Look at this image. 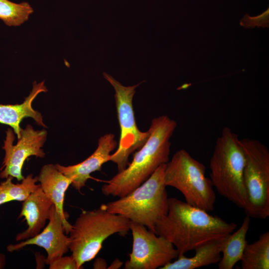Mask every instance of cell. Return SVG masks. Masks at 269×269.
I'll return each instance as SVG.
<instances>
[{
    "label": "cell",
    "mask_w": 269,
    "mask_h": 269,
    "mask_svg": "<svg viewBox=\"0 0 269 269\" xmlns=\"http://www.w3.org/2000/svg\"><path fill=\"white\" fill-rule=\"evenodd\" d=\"M237 226L186 202L170 198L167 213L157 222L155 233L171 242L180 256L210 241L227 236Z\"/></svg>",
    "instance_id": "cell-1"
},
{
    "label": "cell",
    "mask_w": 269,
    "mask_h": 269,
    "mask_svg": "<svg viewBox=\"0 0 269 269\" xmlns=\"http://www.w3.org/2000/svg\"><path fill=\"white\" fill-rule=\"evenodd\" d=\"M175 121L166 115L154 118L148 129L149 136L134 155L127 167L118 172L102 187L106 196L119 198L138 187L159 167L169 161L170 139L176 128Z\"/></svg>",
    "instance_id": "cell-2"
},
{
    "label": "cell",
    "mask_w": 269,
    "mask_h": 269,
    "mask_svg": "<svg viewBox=\"0 0 269 269\" xmlns=\"http://www.w3.org/2000/svg\"><path fill=\"white\" fill-rule=\"evenodd\" d=\"M245 155L237 134L223 128L210 161V179L222 196L244 209L247 202L244 183Z\"/></svg>",
    "instance_id": "cell-3"
},
{
    "label": "cell",
    "mask_w": 269,
    "mask_h": 269,
    "mask_svg": "<svg viewBox=\"0 0 269 269\" xmlns=\"http://www.w3.org/2000/svg\"><path fill=\"white\" fill-rule=\"evenodd\" d=\"M131 221L127 218L108 211L103 204L96 210L83 211L72 225L69 232V250L80 269L92 260L109 236L130 230Z\"/></svg>",
    "instance_id": "cell-4"
},
{
    "label": "cell",
    "mask_w": 269,
    "mask_h": 269,
    "mask_svg": "<svg viewBox=\"0 0 269 269\" xmlns=\"http://www.w3.org/2000/svg\"><path fill=\"white\" fill-rule=\"evenodd\" d=\"M165 167V164L161 165L127 195L103 204L105 209L155 233L157 222L167 214L168 210L169 198L164 181Z\"/></svg>",
    "instance_id": "cell-5"
},
{
    "label": "cell",
    "mask_w": 269,
    "mask_h": 269,
    "mask_svg": "<svg viewBox=\"0 0 269 269\" xmlns=\"http://www.w3.org/2000/svg\"><path fill=\"white\" fill-rule=\"evenodd\" d=\"M205 165L186 150L177 151L165 164L164 181L166 186L178 190L188 204L207 212L214 209L216 196Z\"/></svg>",
    "instance_id": "cell-6"
},
{
    "label": "cell",
    "mask_w": 269,
    "mask_h": 269,
    "mask_svg": "<svg viewBox=\"0 0 269 269\" xmlns=\"http://www.w3.org/2000/svg\"><path fill=\"white\" fill-rule=\"evenodd\" d=\"M245 155L244 183L247 202L244 209L250 217L265 219L269 216V150L260 141L242 138Z\"/></svg>",
    "instance_id": "cell-7"
},
{
    "label": "cell",
    "mask_w": 269,
    "mask_h": 269,
    "mask_svg": "<svg viewBox=\"0 0 269 269\" xmlns=\"http://www.w3.org/2000/svg\"><path fill=\"white\" fill-rule=\"evenodd\" d=\"M103 76L115 91L114 97L120 136L118 148L111 154L109 161L116 163L118 172H120L129 165L130 155L139 149L149 136L148 130L143 132L137 128L133 106L135 89L143 82L133 86H125L106 72L103 73Z\"/></svg>",
    "instance_id": "cell-8"
},
{
    "label": "cell",
    "mask_w": 269,
    "mask_h": 269,
    "mask_svg": "<svg viewBox=\"0 0 269 269\" xmlns=\"http://www.w3.org/2000/svg\"><path fill=\"white\" fill-rule=\"evenodd\" d=\"M133 248L125 269H160L178 256L173 244L141 224L131 221Z\"/></svg>",
    "instance_id": "cell-9"
},
{
    "label": "cell",
    "mask_w": 269,
    "mask_h": 269,
    "mask_svg": "<svg viewBox=\"0 0 269 269\" xmlns=\"http://www.w3.org/2000/svg\"><path fill=\"white\" fill-rule=\"evenodd\" d=\"M5 138L2 149L5 155L0 169V177L15 178L21 181L24 176L22 168L26 159L31 156L43 158L45 153L41 148L47 137L45 130H35L30 125L21 129L20 136L15 144H13L15 135L11 128L5 132Z\"/></svg>",
    "instance_id": "cell-10"
},
{
    "label": "cell",
    "mask_w": 269,
    "mask_h": 269,
    "mask_svg": "<svg viewBox=\"0 0 269 269\" xmlns=\"http://www.w3.org/2000/svg\"><path fill=\"white\" fill-rule=\"evenodd\" d=\"M47 226L37 235L19 243L9 245L7 251L12 252L28 245H36L46 251L47 265L63 256L69 250L70 239L65 235L62 218L53 205L50 211Z\"/></svg>",
    "instance_id": "cell-11"
},
{
    "label": "cell",
    "mask_w": 269,
    "mask_h": 269,
    "mask_svg": "<svg viewBox=\"0 0 269 269\" xmlns=\"http://www.w3.org/2000/svg\"><path fill=\"white\" fill-rule=\"evenodd\" d=\"M117 144L114 134H105L99 138L97 148L85 160L68 166L56 164V167L69 178L72 181V186L80 191L85 186L87 180L91 178V174L100 171L103 164L109 161L110 153L117 147Z\"/></svg>",
    "instance_id": "cell-12"
},
{
    "label": "cell",
    "mask_w": 269,
    "mask_h": 269,
    "mask_svg": "<svg viewBox=\"0 0 269 269\" xmlns=\"http://www.w3.org/2000/svg\"><path fill=\"white\" fill-rule=\"evenodd\" d=\"M53 203L45 195L41 187L33 192L24 201L18 218L22 217L26 221L27 229L15 237L16 241L25 240L39 234L49 217Z\"/></svg>",
    "instance_id": "cell-13"
},
{
    "label": "cell",
    "mask_w": 269,
    "mask_h": 269,
    "mask_svg": "<svg viewBox=\"0 0 269 269\" xmlns=\"http://www.w3.org/2000/svg\"><path fill=\"white\" fill-rule=\"evenodd\" d=\"M38 180L41 189L51 201L56 211L61 216L66 234H68L72 225L68 221V215L63 208L65 194L72 181L61 173L55 165L48 164L41 169Z\"/></svg>",
    "instance_id": "cell-14"
},
{
    "label": "cell",
    "mask_w": 269,
    "mask_h": 269,
    "mask_svg": "<svg viewBox=\"0 0 269 269\" xmlns=\"http://www.w3.org/2000/svg\"><path fill=\"white\" fill-rule=\"evenodd\" d=\"M47 91L44 81L37 83H33V87L29 95L20 104H0V123L9 126L16 134L17 139L20 137L21 122L25 118L33 119L36 123L47 128L43 121L41 114L34 110L32 104L36 97L40 93Z\"/></svg>",
    "instance_id": "cell-15"
},
{
    "label": "cell",
    "mask_w": 269,
    "mask_h": 269,
    "mask_svg": "<svg viewBox=\"0 0 269 269\" xmlns=\"http://www.w3.org/2000/svg\"><path fill=\"white\" fill-rule=\"evenodd\" d=\"M226 237L210 241L199 246L194 250V256L191 258H187L184 255L178 256L176 260L169 262L160 269H194L218 264L221 258Z\"/></svg>",
    "instance_id": "cell-16"
},
{
    "label": "cell",
    "mask_w": 269,
    "mask_h": 269,
    "mask_svg": "<svg viewBox=\"0 0 269 269\" xmlns=\"http://www.w3.org/2000/svg\"><path fill=\"white\" fill-rule=\"evenodd\" d=\"M250 218L247 215L240 228L225 237L222 249V257L218 263L219 269H232L241 261L248 244L246 236L250 227Z\"/></svg>",
    "instance_id": "cell-17"
},
{
    "label": "cell",
    "mask_w": 269,
    "mask_h": 269,
    "mask_svg": "<svg viewBox=\"0 0 269 269\" xmlns=\"http://www.w3.org/2000/svg\"><path fill=\"white\" fill-rule=\"evenodd\" d=\"M242 269H269V232L261 234L255 242L247 244L241 260Z\"/></svg>",
    "instance_id": "cell-18"
},
{
    "label": "cell",
    "mask_w": 269,
    "mask_h": 269,
    "mask_svg": "<svg viewBox=\"0 0 269 269\" xmlns=\"http://www.w3.org/2000/svg\"><path fill=\"white\" fill-rule=\"evenodd\" d=\"M33 12V8L27 2L15 3L0 0V19L8 26H20Z\"/></svg>",
    "instance_id": "cell-19"
},
{
    "label": "cell",
    "mask_w": 269,
    "mask_h": 269,
    "mask_svg": "<svg viewBox=\"0 0 269 269\" xmlns=\"http://www.w3.org/2000/svg\"><path fill=\"white\" fill-rule=\"evenodd\" d=\"M12 178L8 177L4 181L0 182L11 201H24L33 192L40 187V184H36L38 181V176L34 177L32 174L24 177L20 183H13Z\"/></svg>",
    "instance_id": "cell-20"
},
{
    "label": "cell",
    "mask_w": 269,
    "mask_h": 269,
    "mask_svg": "<svg viewBox=\"0 0 269 269\" xmlns=\"http://www.w3.org/2000/svg\"><path fill=\"white\" fill-rule=\"evenodd\" d=\"M240 25L248 28H254L256 26L258 28L260 26L262 28L269 27V8L255 16H250L246 13L240 20Z\"/></svg>",
    "instance_id": "cell-21"
},
{
    "label": "cell",
    "mask_w": 269,
    "mask_h": 269,
    "mask_svg": "<svg viewBox=\"0 0 269 269\" xmlns=\"http://www.w3.org/2000/svg\"><path fill=\"white\" fill-rule=\"evenodd\" d=\"M50 269H79L75 260L71 256H62L52 262Z\"/></svg>",
    "instance_id": "cell-22"
},
{
    "label": "cell",
    "mask_w": 269,
    "mask_h": 269,
    "mask_svg": "<svg viewBox=\"0 0 269 269\" xmlns=\"http://www.w3.org/2000/svg\"><path fill=\"white\" fill-rule=\"evenodd\" d=\"M11 201L7 192L0 183V206Z\"/></svg>",
    "instance_id": "cell-23"
},
{
    "label": "cell",
    "mask_w": 269,
    "mask_h": 269,
    "mask_svg": "<svg viewBox=\"0 0 269 269\" xmlns=\"http://www.w3.org/2000/svg\"><path fill=\"white\" fill-rule=\"evenodd\" d=\"M107 268L106 262L101 258L96 259L93 264V269H105Z\"/></svg>",
    "instance_id": "cell-24"
},
{
    "label": "cell",
    "mask_w": 269,
    "mask_h": 269,
    "mask_svg": "<svg viewBox=\"0 0 269 269\" xmlns=\"http://www.w3.org/2000/svg\"><path fill=\"white\" fill-rule=\"evenodd\" d=\"M123 263L119 259H116L114 260L111 265L107 268L109 269H120L123 266Z\"/></svg>",
    "instance_id": "cell-25"
},
{
    "label": "cell",
    "mask_w": 269,
    "mask_h": 269,
    "mask_svg": "<svg viewBox=\"0 0 269 269\" xmlns=\"http://www.w3.org/2000/svg\"><path fill=\"white\" fill-rule=\"evenodd\" d=\"M6 264V257L4 254L0 253V269H3Z\"/></svg>",
    "instance_id": "cell-26"
}]
</instances>
